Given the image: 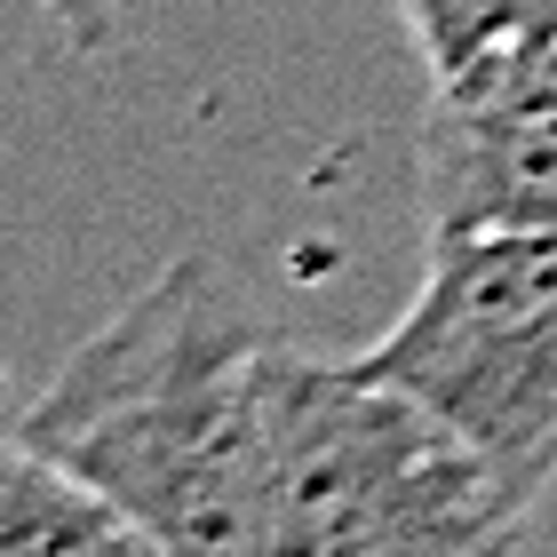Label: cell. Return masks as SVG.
I'll use <instances>...</instances> for the list:
<instances>
[{"mask_svg": "<svg viewBox=\"0 0 557 557\" xmlns=\"http://www.w3.org/2000/svg\"><path fill=\"white\" fill-rule=\"evenodd\" d=\"M391 9L407 16V33H414V48H422L430 81H446V72L478 64L502 33H510L518 0H391Z\"/></svg>", "mask_w": 557, "mask_h": 557, "instance_id": "6", "label": "cell"}, {"mask_svg": "<svg viewBox=\"0 0 557 557\" xmlns=\"http://www.w3.org/2000/svg\"><path fill=\"white\" fill-rule=\"evenodd\" d=\"M33 9H48V16L64 24V40L88 48V57L112 40V0H33Z\"/></svg>", "mask_w": 557, "mask_h": 557, "instance_id": "7", "label": "cell"}, {"mask_svg": "<svg viewBox=\"0 0 557 557\" xmlns=\"http://www.w3.org/2000/svg\"><path fill=\"white\" fill-rule=\"evenodd\" d=\"M359 367L542 502L557 478V232H430L414 302Z\"/></svg>", "mask_w": 557, "mask_h": 557, "instance_id": "3", "label": "cell"}, {"mask_svg": "<svg viewBox=\"0 0 557 557\" xmlns=\"http://www.w3.org/2000/svg\"><path fill=\"white\" fill-rule=\"evenodd\" d=\"M278 557H518L525 502L462 430L359 359L263 343Z\"/></svg>", "mask_w": 557, "mask_h": 557, "instance_id": "2", "label": "cell"}, {"mask_svg": "<svg viewBox=\"0 0 557 557\" xmlns=\"http://www.w3.org/2000/svg\"><path fill=\"white\" fill-rule=\"evenodd\" d=\"M0 557H160L120 502L48 446L0 438Z\"/></svg>", "mask_w": 557, "mask_h": 557, "instance_id": "5", "label": "cell"}, {"mask_svg": "<svg viewBox=\"0 0 557 557\" xmlns=\"http://www.w3.org/2000/svg\"><path fill=\"white\" fill-rule=\"evenodd\" d=\"M263 343L208 263H175L81 343L24 438L96 478L160 557H278Z\"/></svg>", "mask_w": 557, "mask_h": 557, "instance_id": "1", "label": "cell"}, {"mask_svg": "<svg viewBox=\"0 0 557 557\" xmlns=\"http://www.w3.org/2000/svg\"><path fill=\"white\" fill-rule=\"evenodd\" d=\"M414 191L430 232H557V0L525 9L478 64L430 81Z\"/></svg>", "mask_w": 557, "mask_h": 557, "instance_id": "4", "label": "cell"}]
</instances>
